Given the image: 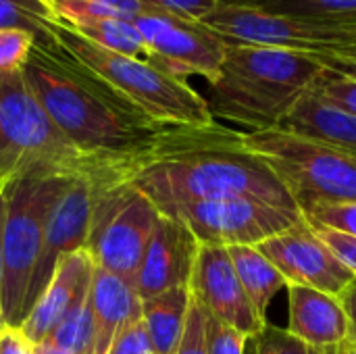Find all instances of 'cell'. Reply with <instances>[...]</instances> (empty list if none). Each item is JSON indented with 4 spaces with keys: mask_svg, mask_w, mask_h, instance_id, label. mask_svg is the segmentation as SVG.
<instances>
[{
    "mask_svg": "<svg viewBox=\"0 0 356 354\" xmlns=\"http://www.w3.org/2000/svg\"><path fill=\"white\" fill-rule=\"evenodd\" d=\"M144 6H152V8H161L186 19H194V21H202L215 6V0H140Z\"/></svg>",
    "mask_w": 356,
    "mask_h": 354,
    "instance_id": "cell-35",
    "label": "cell"
},
{
    "mask_svg": "<svg viewBox=\"0 0 356 354\" xmlns=\"http://www.w3.org/2000/svg\"><path fill=\"white\" fill-rule=\"evenodd\" d=\"M127 182L146 194L156 209L248 196L298 211L269 165L244 144L242 131L217 121L198 127L173 125L161 150Z\"/></svg>",
    "mask_w": 356,
    "mask_h": 354,
    "instance_id": "cell-2",
    "label": "cell"
},
{
    "mask_svg": "<svg viewBox=\"0 0 356 354\" xmlns=\"http://www.w3.org/2000/svg\"><path fill=\"white\" fill-rule=\"evenodd\" d=\"M311 225V223H309ZM311 230L317 234V238L334 252V257L353 273L356 277V238L330 230V227H321V225H311Z\"/></svg>",
    "mask_w": 356,
    "mask_h": 354,
    "instance_id": "cell-32",
    "label": "cell"
},
{
    "mask_svg": "<svg viewBox=\"0 0 356 354\" xmlns=\"http://www.w3.org/2000/svg\"><path fill=\"white\" fill-rule=\"evenodd\" d=\"M323 65L317 56L286 48L227 44L219 75L209 83L213 119L248 131L277 127L288 108L315 83Z\"/></svg>",
    "mask_w": 356,
    "mask_h": 354,
    "instance_id": "cell-3",
    "label": "cell"
},
{
    "mask_svg": "<svg viewBox=\"0 0 356 354\" xmlns=\"http://www.w3.org/2000/svg\"><path fill=\"white\" fill-rule=\"evenodd\" d=\"M277 129L356 154V115L332 104L311 88L288 108Z\"/></svg>",
    "mask_w": 356,
    "mask_h": 354,
    "instance_id": "cell-18",
    "label": "cell"
},
{
    "mask_svg": "<svg viewBox=\"0 0 356 354\" xmlns=\"http://www.w3.org/2000/svg\"><path fill=\"white\" fill-rule=\"evenodd\" d=\"M198 248V240L181 221L161 213L136 277L140 300L188 286Z\"/></svg>",
    "mask_w": 356,
    "mask_h": 354,
    "instance_id": "cell-15",
    "label": "cell"
},
{
    "mask_svg": "<svg viewBox=\"0 0 356 354\" xmlns=\"http://www.w3.org/2000/svg\"><path fill=\"white\" fill-rule=\"evenodd\" d=\"M353 342H355V346H356V340H353Z\"/></svg>",
    "mask_w": 356,
    "mask_h": 354,
    "instance_id": "cell-44",
    "label": "cell"
},
{
    "mask_svg": "<svg viewBox=\"0 0 356 354\" xmlns=\"http://www.w3.org/2000/svg\"><path fill=\"white\" fill-rule=\"evenodd\" d=\"M288 332L309 348L325 351L348 340V317L338 296L307 286H288Z\"/></svg>",
    "mask_w": 356,
    "mask_h": 354,
    "instance_id": "cell-17",
    "label": "cell"
},
{
    "mask_svg": "<svg viewBox=\"0 0 356 354\" xmlns=\"http://www.w3.org/2000/svg\"><path fill=\"white\" fill-rule=\"evenodd\" d=\"M227 252L252 309L263 321H267L271 300L288 288V282L259 246H229Z\"/></svg>",
    "mask_w": 356,
    "mask_h": 354,
    "instance_id": "cell-21",
    "label": "cell"
},
{
    "mask_svg": "<svg viewBox=\"0 0 356 354\" xmlns=\"http://www.w3.org/2000/svg\"><path fill=\"white\" fill-rule=\"evenodd\" d=\"M313 354H325V351H315V348H313Z\"/></svg>",
    "mask_w": 356,
    "mask_h": 354,
    "instance_id": "cell-43",
    "label": "cell"
},
{
    "mask_svg": "<svg viewBox=\"0 0 356 354\" xmlns=\"http://www.w3.org/2000/svg\"><path fill=\"white\" fill-rule=\"evenodd\" d=\"M94 184L86 177H75L65 192L54 202L46 230L42 252L33 271V280L29 286L27 296V313L42 296L46 286L50 284L54 269L60 257L86 250L88 234H90V219H92V200H94Z\"/></svg>",
    "mask_w": 356,
    "mask_h": 354,
    "instance_id": "cell-13",
    "label": "cell"
},
{
    "mask_svg": "<svg viewBox=\"0 0 356 354\" xmlns=\"http://www.w3.org/2000/svg\"><path fill=\"white\" fill-rule=\"evenodd\" d=\"M215 2L225 6H263L267 0H215Z\"/></svg>",
    "mask_w": 356,
    "mask_h": 354,
    "instance_id": "cell-42",
    "label": "cell"
},
{
    "mask_svg": "<svg viewBox=\"0 0 356 354\" xmlns=\"http://www.w3.org/2000/svg\"><path fill=\"white\" fill-rule=\"evenodd\" d=\"M29 171L86 177L96 188L108 186L46 115L23 73H0V186Z\"/></svg>",
    "mask_w": 356,
    "mask_h": 354,
    "instance_id": "cell-4",
    "label": "cell"
},
{
    "mask_svg": "<svg viewBox=\"0 0 356 354\" xmlns=\"http://www.w3.org/2000/svg\"><path fill=\"white\" fill-rule=\"evenodd\" d=\"M54 42L113 86L121 96L161 125H211L215 119L207 98L198 94L188 79H179L159 69L146 58L104 50L81 38L67 23H58Z\"/></svg>",
    "mask_w": 356,
    "mask_h": 354,
    "instance_id": "cell-5",
    "label": "cell"
},
{
    "mask_svg": "<svg viewBox=\"0 0 356 354\" xmlns=\"http://www.w3.org/2000/svg\"><path fill=\"white\" fill-rule=\"evenodd\" d=\"M75 177L29 171L8 182L4 192L2 227V317L6 328H21L27 317V296L42 252L48 215Z\"/></svg>",
    "mask_w": 356,
    "mask_h": 354,
    "instance_id": "cell-6",
    "label": "cell"
},
{
    "mask_svg": "<svg viewBox=\"0 0 356 354\" xmlns=\"http://www.w3.org/2000/svg\"><path fill=\"white\" fill-rule=\"evenodd\" d=\"M0 188H2V186H0Z\"/></svg>",
    "mask_w": 356,
    "mask_h": 354,
    "instance_id": "cell-45",
    "label": "cell"
},
{
    "mask_svg": "<svg viewBox=\"0 0 356 354\" xmlns=\"http://www.w3.org/2000/svg\"><path fill=\"white\" fill-rule=\"evenodd\" d=\"M202 23L227 44L286 48L313 56L356 54V23H330L267 10L217 4Z\"/></svg>",
    "mask_w": 356,
    "mask_h": 354,
    "instance_id": "cell-9",
    "label": "cell"
},
{
    "mask_svg": "<svg viewBox=\"0 0 356 354\" xmlns=\"http://www.w3.org/2000/svg\"><path fill=\"white\" fill-rule=\"evenodd\" d=\"M21 73L46 115L108 184L127 182L173 127L152 121L56 42L35 44Z\"/></svg>",
    "mask_w": 356,
    "mask_h": 354,
    "instance_id": "cell-1",
    "label": "cell"
},
{
    "mask_svg": "<svg viewBox=\"0 0 356 354\" xmlns=\"http://www.w3.org/2000/svg\"><path fill=\"white\" fill-rule=\"evenodd\" d=\"M204 344H207V353L209 354H246L248 336L207 313V317H204Z\"/></svg>",
    "mask_w": 356,
    "mask_h": 354,
    "instance_id": "cell-31",
    "label": "cell"
},
{
    "mask_svg": "<svg viewBox=\"0 0 356 354\" xmlns=\"http://www.w3.org/2000/svg\"><path fill=\"white\" fill-rule=\"evenodd\" d=\"M192 294L188 286L171 288L142 300V321L150 336L152 353L175 354L179 348Z\"/></svg>",
    "mask_w": 356,
    "mask_h": 354,
    "instance_id": "cell-20",
    "label": "cell"
},
{
    "mask_svg": "<svg viewBox=\"0 0 356 354\" xmlns=\"http://www.w3.org/2000/svg\"><path fill=\"white\" fill-rule=\"evenodd\" d=\"M90 303L94 315V354H106L113 340L134 321L142 319V300L134 286L94 267Z\"/></svg>",
    "mask_w": 356,
    "mask_h": 354,
    "instance_id": "cell-19",
    "label": "cell"
},
{
    "mask_svg": "<svg viewBox=\"0 0 356 354\" xmlns=\"http://www.w3.org/2000/svg\"><path fill=\"white\" fill-rule=\"evenodd\" d=\"M259 250L275 265L288 286H307L332 296H340L355 275L334 257L305 221L271 236Z\"/></svg>",
    "mask_w": 356,
    "mask_h": 354,
    "instance_id": "cell-12",
    "label": "cell"
},
{
    "mask_svg": "<svg viewBox=\"0 0 356 354\" xmlns=\"http://www.w3.org/2000/svg\"><path fill=\"white\" fill-rule=\"evenodd\" d=\"M48 342L73 354H94V315L90 288L79 294V298L50 334Z\"/></svg>",
    "mask_w": 356,
    "mask_h": 354,
    "instance_id": "cell-24",
    "label": "cell"
},
{
    "mask_svg": "<svg viewBox=\"0 0 356 354\" xmlns=\"http://www.w3.org/2000/svg\"><path fill=\"white\" fill-rule=\"evenodd\" d=\"M92 273L94 263L86 250L60 257L50 284L19 328L31 344H40L50 338V334L79 298V294L90 288Z\"/></svg>",
    "mask_w": 356,
    "mask_h": 354,
    "instance_id": "cell-16",
    "label": "cell"
},
{
    "mask_svg": "<svg viewBox=\"0 0 356 354\" xmlns=\"http://www.w3.org/2000/svg\"><path fill=\"white\" fill-rule=\"evenodd\" d=\"M246 354H313V348L288 330L265 323L252 338H248Z\"/></svg>",
    "mask_w": 356,
    "mask_h": 354,
    "instance_id": "cell-27",
    "label": "cell"
},
{
    "mask_svg": "<svg viewBox=\"0 0 356 354\" xmlns=\"http://www.w3.org/2000/svg\"><path fill=\"white\" fill-rule=\"evenodd\" d=\"M73 31H77L81 38L90 40L92 44L127 54V56H140L146 58V46L142 40V33L134 25V21H123V19H86V21H75L67 23Z\"/></svg>",
    "mask_w": 356,
    "mask_h": 354,
    "instance_id": "cell-22",
    "label": "cell"
},
{
    "mask_svg": "<svg viewBox=\"0 0 356 354\" xmlns=\"http://www.w3.org/2000/svg\"><path fill=\"white\" fill-rule=\"evenodd\" d=\"M346 317H348V340H356V277L338 296Z\"/></svg>",
    "mask_w": 356,
    "mask_h": 354,
    "instance_id": "cell-38",
    "label": "cell"
},
{
    "mask_svg": "<svg viewBox=\"0 0 356 354\" xmlns=\"http://www.w3.org/2000/svg\"><path fill=\"white\" fill-rule=\"evenodd\" d=\"M204 317H207L204 309L192 298L186 319V330L175 354H209L204 344Z\"/></svg>",
    "mask_w": 356,
    "mask_h": 354,
    "instance_id": "cell-33",
    "label": "cell"
},
{
    "mask_svg": "<svg viewBox=\"0 0 356 354\" xmlns=\"http://www.w3.org/2000/svg\"><path fill=\"white\" fill-rule=\"evenodd\" d=\"M263 8L330 23H356V0H267Z\"/></svg>",
    "mask_w": 356,
    "mask_h": 354,
    "instance_id": "cell-26",
    "label": "cell"
},
{
    "mask_svg": "<svg viewBox=\"0 0 356 354\" xmlns=\"http://www.w3.org/2000/svg\"><path fill=\"white\" fill-rule=\"evenodd\" d=\"M63 23L86 19H123L134 21L146 6L140 0H48Z\"/></svg>",
    "mask_w": 356,
    "mask_h": 354,
    "instance_id": "cell-25",
    "label": "cell"
},
{
    "mask_svg": "<svg viewBox=\"0 0 356 354\" xmlns=\"http://www.w3.org/2000/svg\"><path fill=\"white\" fill-rule=\"evenodd\" d=\"M311 90L317 92L321 98L330 100L332 104L344 108L346 113L356 115V79L353 77L323 67Z\"/></svg>",
    "mask_w": 356,
    "mask_h": 354,
    "instance_id": "cell-28",
    "label": "cell"
},
{
    "mask_svg": "<svg viewBox=\"0 0 356 354\" xmlns=\"http://www.w3.org/2000/svg\"><path fill=\"white\" fill-rule=\"evenodd\" d=\"M4 188V186H2ZM0 188V330L4 328V317H2V284H4V261H2V227H4V192Z\"/></svg>",
    "mask_w": 356,
    "mask_h": 354,
    "instance_id": "cell-39",
    "label": "cell"
},
{
    "mask_svg": "<svg viewBox=\"0 0 356 354\" xmlns=\"http://www.w3.org/2000/svg\"><path fill=\"white\" fill-rule=\"evenodd\" d=\"M58 23L60 19L48 0H0V29H25L35 38V44H52Z\"/></svg>",
    "mask_w": 356,
    "mask_h": 354,
    "instance_id": "cell-23",
    "label": "cell"
},
{
    "mask_svg": "<svg viewBox=\"0 0 356 354\" xmlns=\"http://www.w3.org/2000/svg\"><path fill=\"white\" fill-rule=\"evenodd\" d=\"M0 354H33V344L19 328L4 325L0 330Z\"/></svg>",
    "mask_w": 356,
    "mask_h": 354,
    "instance_id": "cell-36",
    "label": "cell"
},
{
    "mask_svg": "<svg viewBox=\"0 0 356 354\" xmlns=\"http://www.w3.org/2000/svg\"><path fill=\"white\" fill-rule=\"evenodd\" d=\"M159 211L181 221L198 244L223 248L259 246L302 221V213L298 211L280 209L248 196L184 202Z\"/></svg>",
    "mask_w": 356,
    "mask_h": 354,
    "instance_id": "cell-10",
    "label": "cell"
},
{
    "mask_svg": "<svg viewBox=\"0 0 356 354\" xmlns=\"http://www.w3.org/2000/svg\"><path fill=\"white\" fill-rule=\"evenodd\" d=\"M33 46L35 38L29 31L17 27L0 29V73L23 71Z\"/></svg>",
    "mask_w": 356,
    "mask_h": 354,
    "instance_id": "cell-29",
    "label": "cell"
},
{
    "mask_svg": "<svg viewBox=\"0 0 356 354\" xmlns=\"http://www.w3.org/2000/svg\"><path fill=\"white\" fill-rule=\"evenodd\" d=\"M325 354H356V346L353 340H346L334 348H325Z\"/></svg>",
    "mask_w": 356,
    "mask_h": 354,
    "instance_id": "cell-41",
    "label": "cell"
},
{
    "mask_svg": "<svg viewBox=\"0 0 356 354\" xmlns=\"http://www.w3.org/2000/svg\"><path fill=\"white\" fill-rule=\"evenodd\" d=\"M106 354H154L150 336L146 332V325L142 319L129 323L111 344Z\"/></svg>",
    "mask_w": 356,
    "mask_h": 354,
    "instance_id": "cell-34",
    "label": "cell"
},
{
    "mask_svg": "<svg viewBox=\"0 0 356 354\" xmlns=\"http://www.w3.org/2000/svg\"><path fill=\"white\" fill-rule=\"evenodd\" d=\"M33 354H73L69 353V351H65V348H58V346H54L52 342H40V344H33Z\"/></svg>",
    "mask_w": 356,
    "mask_h": 354,
    "instance_id": "cell-40",
    "label": "cell"
},
{
    "mask_svg": "<svg viewBox=\"0 0 356 354\" xmlns=\"http://www.w3.org/2000/svg\"><path fill=\"white\" fill-rule=\"evenodd\" d=\"M192 298L215 319L252 338L265 323L252 309L236 275L227 248L200 244L190 277Z\"/></svg>",
    "mask_w": 356,
    "mask_h": 354,
    "instance_id": "cell-14",
    "label": "cell"
},
{
    "mask_svg": "<svg viewBox=\"0 0 356 354\" xmlns=\"http://www.w3.org/2000/svg\"><path fill=\"white\" fill-rule=\"evenodd\" d=\"M161 211L129 182L94 188L86 252L100 267L136 288L140 263Z\"/></svg>",
    "mask_w": 356,
    "mask_h": 354,
    "instance_id": "cell-8",
    "label": "cell"
},
{
    "mask_svg": "<svg viewBox=\"0 0 356 354\" xmlns=\"http://www.w3.org/2000/svg\"><path fill=\"white\" fill-rule=\"evenodd\" d=\"M317 58L325 69H332L336 73L356 79V54H330V56H317Z\"/></svg>",
    "mask_w": 356,
    "mask_h": 354,
    "instance_id": "cell-37",
    "label": "cell"
},
{
    "mask_svg": "<svg viewBox=\"0 0 356 354\" xmlns=\"http://www.w3.org/2000/svg\"><path fill=\"white\" fill-rule=\"evenodd\" d=\"M244 144L282 182L298 211L315 204L356 202V154L284 129L242 131Z\"/></svg>",
    "mask_w": 356,
    "mask_h": 354,
    "instance_id": "cell-7",
    "label": "cell"
},
{
    "mask_svg": "<svg viewBox=\"0 0 356 354\" xmlns=\"http://www.w3.org/2000/svg\"><path fill=\"white\" fill-rule=\"evenodd\" d=\"M302 217L311 225L330 227L356 238V202H336V204H315L302 211Z\"/></svg>",
    "mask_w": 356,
    "mask_h": 354,
    "instance_id": "cell-30",
    "label": "cell"
},
{
    "mask_svg": "<svg viewBox=\"0 0 356 354\" xmlns=\"http://www.w3.org/2000/svg\"><path fill=\"white\" fill-rule=\"evenodd\" d=\"M134 25L142 33L146 61L169 75L179 79L200 75L207 83L219 75L227 42L202 21L146 6L134 19Z\"/></svg>",
    "mask_w": 356,
    "mask_h": 354,
    "instance_id": "cell-11",
    "label": "cell"
}]
</instances>
